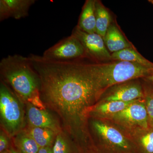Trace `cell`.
Wrapping results in <instances>:
<instances>
[{"label":"cell","instance_id":"44dd1931","mask_svg":"<svg viewBox=\"0 0 153 153\" xmlns=\"http://www.w3.org/2000/svg\"><path fill=\"white\" fill-rule=\"evenodd\" d=\"M144 100L149 127L153 128V96L144 91Z\"/></svg>","mask_w":153,"mask_h":153},{"label":"cell","instance_id":"30bf717a","mask_svg":"<svg viewBox=\"0 0 153 153\" xmlns=\"http://www.w3.org/2000/svg\"><path fill=\"white\" fill-rule=\"evenodd\" d=\"M26 103V117L28 126L52 130L58 134L63 131L58 119L49 111L39 109L29 102Z\"/></svg>","mask_w":153,"mask_h":153},{"label":"cell","instance_id":"e0dca14e","mask_svg":"<svg viewBox=\"0 0 153 153\" xmlns=\"http://www.w3.org/2000/svg\"><path fill=\"white\" fill-rule=\"evenodd\" d=\"M30 136L36 141L40 148L51 147L54 143L57 134L46 128L36 127L28 126L25 129Z\"/></svg>","mask_w":153,"mask_h":153},{"label":"cell","instance_id":"484cf974","mask_svg":"<svg viewBox=\"0 0 153 153\" xmlns=\"http://www.w3.org/2000/svg\"><path fill=\"white\" fill-rule=\"evenodd\" d=\"M12 153V151H11V150H7L4 151V152H2V153Z\"/></svg>","mask_w":153,"mask_h":153},{"label":"cell","instance_id":"cb8c5ba5","mask_svg":"<svg viewBox=\"0 0 153 153\" xmlns=\"http://www.w3.org/2000/svg\"><path fill=\"white\" fill-rule=\"evenodd\" d=\"M9 136L3 130L0 133V153L7 150L9 146Z\"/></svg>","mask_w":153,"mask_h":153},{"label":"cell","instance_id":"2e32d148","mask_svg":"<svg viewBox=\"0 0 153 153\" xmlns=\"http://www.w3.org/2000/svg\"><path fill=\"white\" fill-rule=\"evenodd\" d=\"M111 59L127 61L153 68V63L145 58L132 47L126 48L111 54Z\"/></svg>","mask_w":153,"mask_h":153},{"label":"cell","instance_id":"7402d4cb","mask_svg":"<svg viewBox=\"0 0 153 153\" xmlns=\"http://www.w3.org/2000/svg\"><path fill=\"white\" fill-rule=\"evenodd\" d=\"M144 91L153 96V71L150 74L140 79Z\"/></svg>","mask_w":153,"mask_h":153},{"label":"cell","instance_id":"5b68a950","mask_svg":"<svg viewBox=\"0 0 153 153\" xmlns=\"http://www.w3.org/2000/svg\"><path fill=\"white\" fill-rule=\"evenodd\" d=\"M1 126L9 137H13L24 129L25 111L22 99L1 80L0 84Z\"/></svg>","mask_w":153,"mask_h":153},{"label":"cell","instance_id":"ffe728a7","mask_svg":"<svg viewBox=\"0 0 153 153\" xmlns=\"http://www.w3.org/2000/svg\"><path fill=\"white\" fill-rule=\"evenodd\" d=\"M70 140L63 131L57 134L52 148L53 153H70Z\"/></svg>","mask_w":153,"mask_h":153},{"label":"cell","instance_id":"7a4b0ae2","mask_svg":"<svg viewBox=\"0 0 153 153\" xmlns=\"http://www.w3.org/2000/svg\"><path fill=\"white\" fill-rule=\"evenodd\" d=\"M0 74L6 83L23 101L27 102L39 93L40 79L28 57L8 55L0 62Z\"/></svg>","mask_w":153,"mask_h":153},{"label":"cell","instance_id":"ba28073f","mask_svg":"<svg viewBox=\"0 0 153 153\" xmlns=\"http://www.w3.org/2000/svg\"><path fill=\"white\" fill-rule=\"evenodd\" d=\"M137 79L130 80L111 87L103 93L98 102L112 101L128 102L144 98L142 83Z\"/></svg>","mask_w":153,"mask_h":153},{"label":"cell","instance_id":"9a60e30c","mask_svg":"<svg viewBox=\"0 0 153 153\" xmlns=\"http://www.w3.org/2000/svg\"><path fill=\"white\" fill-rule=\"evenodd\" d=\"M95 1L94 0H87L82 8L77 27L85 33H96Z\"/></svg>","mask_w":153,"mask_h":153},{"label":"cell","instance_id":"277c9868","mask_svg":"<svg viewBox=\"0 0 153 153\" xmlns=\"http://www.w3.org/2000/svg\"><path fill=\"white\" fill-rule=\"evenodd\" d=\"M88 128L95 153H137L128 135L112 123L90 118Z\"/></svg>","mask_w":153,"mask_h":153},{"label":"cell","instance_id":"4fadbf2b","mask_svg":"<svg viewBox=\"0 0 153 153\" xmlns=\"http://www.w3.org/2000/svg\"><path fill=\"white\" fill-rule=\"evenodd\" d=\"M137 153H153V128L143 129L129 134Z\"/></svg>","mask_w":153,"mask_h":153},{"label":"cell","instance_id":"6da1fadb","mask_svg":"<svg viewBox=\"0 0 153 153\" xmlns=\"http://www.w3.org/2000/svg\"><path fill=\"white\" fill-rule=\"evenodd\" d=\"M40 79V97L60 122L71 143L88 150L93 145L88 128L91 108L101 97L90 63L28 57Z\"/></svg>","mask_w":153,"mask_h":153},{"label":"cell","instance_id":"603a6c76","mask_svg":"<svg viewBox=\"0 0 153 153\" xmlns=\"http://www.w3.org/2000/svg\"><path fill=\"white\" fill-rule=\"evenodd\" d=\"M33 105V106L36 107L39 109L42 110L47 109L46 105L41 100L40 97V93L36 94L29 100L27 102Z\"/></svg>","mask_w":153,"mask_h":153},{"label":"cell","instance_id":"7c38bea8","mask_svg":"<svg viewBox=\"0 0 153 153\" xmlns=\"http://www.w3.org/2000/svg\"><path fill=\"white\" fill-rule=\"evenodd\" d=\"M135 101L128 102L118 101L98 102L91 108L89 114V118H94L106 120L114 115L123 110Z\"/></svg>","mask_w":153,"mask_h":153},{"label":"cell","instance_id":"52a82bcc","mask_svg":"<svg viewBox=\"0 0 153 153\" xmlns=\"http://www.w3.org/2000/svg\"><path fill=\"white\" fill-rule=\"evenodd\" d=\"M42 56L48 60L67 61L85 57L86 55L82 43L71 34L46 50Z\"/></svg>","mask_w":153,"mask_h":153},{"label":"cell","instance_id":"8992f818","mask_svg":"<svg viewBox=\"0 0 153 153\" xmlns=\"http://www.w3.org/2000/svg\"><path fill=\"white\" fill-rule=\"evenodd\" d=\"M106 120L117 126L127 135L148 128L149 126L144 98L137 100Z\"/></svg>","mask_w":153,"mask_h":153},{"label":"cell","instance_id":"ac0fdd59","mask_svg":"<svg viewBox=\"0 0 153 153\" xmlns=\"http://www.w3.org/2000/svg\"><path fill=\"white\" fill-rule=\"evenodd\" d=\"M95 14L96 33L104 38L111 25L110 15L101 2L97 1H95Z\"/></svg>","mask_w":153,"mask_h":153},{"label":"cell","instance_id":"3957f363","mask_svg":"<svg viewBox=\"0 0 153 153\" xmlns=\"http://www.w3.org/2000/svg\"><path fill=\"white\" fill-rule=\"evenodd\" d=\"M90 68L101 97L114 85L141 79L153 71V68L120 60L111 63H90Z\"/></svg>","mask_w":153,"mask_h":153},{"label":"cell","instance_id":"d4e9b609","mask_svg":"<svg viewBox=\"0 0 153 153\" xmlns=\"http://www.w3.org/2000/svg\"><path fill=\"white\" fill-rule=\"evenodd\" d=\"M38 153H53L51 147L40 148Z\"/></svg>","mask_w":153,"mask_h":153},{"label":"cell","instance_id":"9c48e42d","mask_svg":"<svg viewBox=\"0 0 153 153\" xmlns=\"http://www.w3.org/2000/svg\"><path fill=\"white\" fill-rule=\"evenodd\" d=\"M72 34L82 43L86 56L98 60L111 59L104 39L97 33H85L76 26Z\"/></svg>","mask_w":153,"mask_h":153},{"label":"cell","instance_id":"8fae6325","mask_svg":"<svg viewBox=\"0 0 153 153\" xmlns=\"http://www.w3.org/2000/svg\"><path fill=\"white\" fill-rule=\"evenodd\" d=\"M35 0H1L0 21L10 18L20 19L28 15L30 7Z\"/></svg>","mask_w":153,"mask_h":153},{"label":"cell","instance_id":"d6986e66","mask_svg":"<svg viewBox=\"0 0 153 153\" xmlns=\"http://www.w3.org/2000/svg\"><path fill=\"white\" fill-rule=\"evenodd\" d=\"M14 137V143L21 153H38L40 147L25 129L22 130Z\"/></svg>","mask_w":153,"mask_h":153},{"label":"cell","instance_id":"5bb4252c","mask_svg":"<svg viewBox=\"0 0 153 153\" xmlns=\"http://www.w3.org/2000/svg\"><path fill=\"white\" fill-rule=\"evenodd\" d=\"M103 39L108 50L112 53L131 47L114 25H110Z\"/></svg>","mask_w":153,"mask_h":153},{"label":"cell","instance_id":"4316f807","mask_svg":"<svg viewBox=\"0 0 153 153\" xmlns=\"http://www.w3.org/2000/svg\"><path fill=\"white\" fill-rule=\"evenodd\" d=\"M10 150L13 153H21L19 152H17V151L13 149H11Z\"/></svg>","mask_w":153,"mask_h":153}]
</instances>
